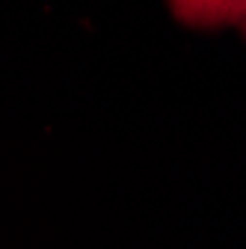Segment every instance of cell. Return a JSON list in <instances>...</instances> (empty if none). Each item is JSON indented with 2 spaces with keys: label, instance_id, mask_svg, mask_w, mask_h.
I'll list each match as a JSON object with an SVG mask.
<instances>
[{
  "label": "cell",
  "instance_id": "obj_1",
  "mask_svg": "<svg viewBox=\"0 0 246 249\" xmlns=\"http://www.w3.org/2000/svg\"><path fill=\"white\" fill-rule=\"evenodd\" d=\"M178 21L190 27H220L231 21H246V0H169Z\"/></svg>",
  "mask_w": 246,
  "mask_h": 249
}]
</instances>
